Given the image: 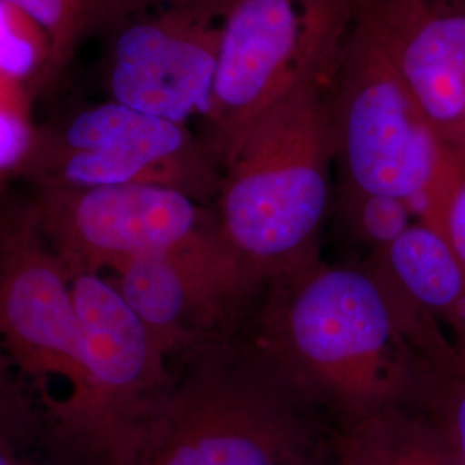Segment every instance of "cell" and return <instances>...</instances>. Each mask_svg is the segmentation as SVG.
<instances>
[{"label": "cell", "instance_id": "obj_23", "mask_svg": "<svg viewBox=\"0 0 465 465\" xmlns=\"http://www.w3.org/2000/svg\"><path fill=\"white\" fill-rule=\"evenodd\" d=\"M449 2H451L453 5H459V7L465 9V0H449Z\"/></svg>", "mask_w": 465, "mask_h": 465}, {"label": "cell", "instance_id": "obj_22", "mask_svg": "<svg viewBox=\"0 0 465 465\" xmlns=\"http://www.w3.org/2000/svg\"><path fill=\"white\" fill-rule=\"evenodd\" d=\"M0 465H23L16 457L13 455V451L5 449L2 443H0Z\"/></svg>", "mask_w": 465, "mask_h": 465}, {"label": "cell", "instance_id": "obj_4", "mask_svg": "<svg viewBox=\"0 0 465 465\" xmlns=\"http://www.w3.org/2000/svg\"><path fill=\"white\" fill-rule=\"evenodd\" d=\"M359 0H236L223 17L203 140L221 164L250 126L282 100L328 84Z\"/></svg>", "mask_w": 465, "mask_h": 465}, {"label": "cell", "instance_id": "obj_3", "mask_svg": "<svg viewBox=\"0 0 465 465\" xmlns=\"http://www.w3.org/2000/svg\"><path fill=\"white\" fill-rule=\"evenodd\" d=\"M328 84L274 105L223 163L219 232L266 282L317 257L334 157Z\"/></svg>", "mask_w": 465, "mask_h": 465}, {"label": "cell", "instance_id": "obj_2", "mask_svg": "<svg viewBox=\"0 0 465 465\" xmlns=\"http://www.w3.org/2000/svg\"><path fill=\"white\" fill-rule=\"evenodd\" d=\"M174 393L111 432L114 465H300L312 403L243 340L211 345Z\"/></svg>", "mask_w": 465, "mask_h": 465}, {"label": "cell", "instance_id": "obj_9", "mask_svg": "<svg viewBox=\"0 0 465 465\" xmlns=\"http://www.w3.org/2000/svg\"><path fill=\"white\" fill-rule=\"evenodd\" d=\"M440 143L465 157V9L449 0H359Z\"/></svg>", "mask_w": 465, "mask_h": 465}, {"label": "cell", "instance_id": "obj_16", "mask_svg": "<svg viewBox=\"0 0 465 465\" xmlns=\"http://www.w3.org/2000/svg\"><path fill=\"white\" fill-rule=\"evenodd\" d=\"M42 35L47 59L35 88V99L52 92L88 40L134 0H4Z\"/></svg>", "mask_w": 465, "mask_h": 465}, {"label": "cell", "instance_id": "obj_15", "mask_svg": "<svg viewBox=\"0 0 465 465\" xmlns=\"http://www.w3.org/2000/svg\"><path fill=\"white\" fill-rule=\"evenodd\" d=\"M5 317L23 343L84 372L73 293L54 269L38 264L19 271L5 297Z\"/></svg>", "mask_w": 465, "mask_h": 465}, {"label": "cell", "instance_id": "obj_12", "mask_svg": "<svg viewBox=\"0 0 465 465\" xmlns=\"http://www.w3.org/2000/svg\"><path fill=\"white\" fill-rule=\"evenodd\" d=\"M374 259L465 355V267L447 240L416 221L388 249L374 252Z\"/></svg>", "mask_w": 465, "mask_h": 465}, {"label": "cell", "instance_id": "obj_6", "mask_svg": "<svg viewBox=\"0 0 465 465\" xmlns=\"http://www.w3.org/2000/svg\"><path fill=\"white\" fill-rule=\"evenodd\" d=\"M223 13L199 0H134L100 32L105 99L190 126L209 114Z\"/></svg>", "mask_w": 465, "mask_h": 465}, {"label": "cell", "instance_id": "obj_1", "mask_svg": "<svg viewBox=\"0 0 465 465\" xmlns=\"http://www.w3.org/2000/svg\"><path fill=\"white\" fill-rule=\"evenodd\" d=\"M247 343L312 405L347 424L407 403V297L372 257L364 267L312 259L271 278L250 309Z\"/></svg>", "mask_w": 465, "mask_h": 465}, {"label": "cell", "instance_id": "obj_7", "mask_svg": "<svg viewBox=\"0 0 465 465\" xmlns=\"http://www.w3.org/2000/svg\"><path fill=\"white\" fill-rule=\"evenodd\" d=\"M30 163L49 188L159 184L199 200L217 197L223 173L190 126L107 99L84 107L55 134L36 136Z\"/></svg>", "mask_w": 465, "mask_h": 465}, {"label": "cell", "instance_id": "obj_8", "mask_svg": "<svg viewBox=\"0 0 465 465\" xmlns=\"http://www.w3.org/2000/svg\"><path fill=\"white\" fill-rule=\"evenodd\" d=\"M123 262L119 292L163 353L203 336L232 340L266 284L228 247L219 224L174 249Z\"/></svg>", "mask_w": 465, "mask_h": 465}, {"label": "cell", "instance_id": "obj_5", "mask_svg": "<svg viewBox=\"0 0 465 465\" xmlns=\"http://www.w3.org/2000/svg\"><path fill=\"white\" fill-rule=\"evenodd\" d=\"M328 109L341 186L399 197L420 216L449 150L359 19L328 84Z\"/></svg>", "mask_w": 465, "mask_h": 465}, {"label": "cell", "instance_id": "obj_13", "mask_svg": "<svg viewBox=\"0 0 465 465\" xmlns=\"http://www.w3.org/2000/svg\"><path fill=\"white\" fill-rule=\"evenodd\" d=\"M412 347L409 401L440 428L465 465V355L416 302H409Z\"/></svg>", "mask_w": 465, "mask_h": 465}, {"label": "cell", "instance_id": "obj_20", "mask_svg": "<svg viewBox=\"0 0 465 465\" xmlns=\"http://www.w3.org/2000/svg\"><path fill=\"white\" fill-rule=\"evenodd\" d=\"M28 107L0 97V178L30 163L36 134Z\"/></svg>", "mask_w": 465, "mask_h": 465}, {"label": "cell", "instance_id": "obj_10", "mask_svg": "<svg viewBox=\"0 0 465 465\" xmlns=\"http://www.w3.org/2000/svg\"><path fill=\"white\" fill-rule=\"evenodd\" d=\"M44 209L84 247L121 261L174 249L217 224L199 199L159 184L49 188Z\"/></svg>", "mask_w": 465, "mask_h": 465}, {"label": "cell", "instance_id": "obj_14", "mask_svg": "<svg viewBox=\"0 0 465 465\" xmlns=\"http://www.w3.org/2000/svg\"><path fill=\"white\" fill-rule=\"evenodd\" d=\"M341 465H464L449 438L411 403L347 424Z\"/></svg>", "mask_w": 465, "mask_h": 465}, {"label": "cell", "instance_id": "obj_24", "mask_svg": "<svg viewBox=\"0 0 465 465\" xmlns=\"http://www.w3.org/2000/svg\"><path fill=\"white\" fill-rule=\"evenodd\" d=\"M300 465H311L309 462H305V464H300Z\"/></svg>", "mask_w": 465, "mask_h": 465}, {"label": "cell", "instance_id": "obj_21", "mask_svg": "<svg viewBox=\"0 0 465 465\" xmlns=\"http://www.w3.org/2000/svg\"><path fill=\"white\" fill-rule=\"evenodd\" d=\"M199 2L205 4V5H209V7H213V9L217 11V13L226 15V13H228V9L232 7V4H234L236 0H199Z\"/></svg>", "mask_w": 465, "mask_h": 465}, {"label": "cell", "instance_id": "obj_17", "mask_svg": "<svg viewBox=\"0 0 465 465\" xmlns=\"http://www.w3.org/2000/svg\"><path fill=\"white\" fill-rule=\"evenodd\" d=\"M45 59L42 35L13 5L0 0V97L28 107Z\"/></svg>", "mask_w": 465, "mask_h": 465}, {"label": "cell", "instance_id": "obj_19", "mask_svg": "<svg viewBox=\"0 0 465 465\" xmlns=\"http://www.w3.org/2000/svg\"><path fill=\"white\" fill-rule=\"evenodd\" d=\"M417 221L440 232L465 267V157L451 153Z\"/></svg>", "mask_w": 465, "mask_h": 465}, {"label": "cell", "instance_id": "obj_18", "mask_svg": "<svg viewBox=\"0 0 465 465\" xmlns=\"http://www.w3.org/2000/svg\"><path fill=\"white\" fill-rule=\"evenodd\" d=\"M340 200L350 228L376 252L388 249L414 224L412 207L399 197L341 186Z\"/></svg>", "mask_w": 465, "mask_h": 465}, {"label": "cell", "instance_id": "obj_11", "mask_svg": "<svg viewBox=\"0 0 465 465\" xmlns=\"http://www.w3.org/2000/svg\"><path fill=\"white\" fill-rule=\"evenodd\" d=\"M71 293L84 372L124 401L128 419L147 403L140 395L159 381L163 351L121 292L99 276L82 274Z\"/></svg>", "mask_w": 465, "mask_h": 465}]
</instances>
